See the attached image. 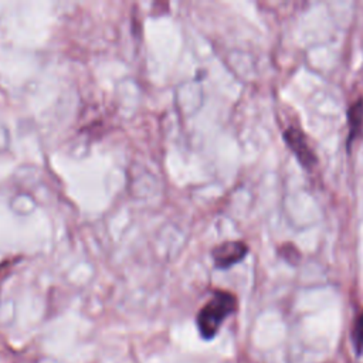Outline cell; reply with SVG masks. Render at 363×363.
Segmentation results:
<instances>
[{
  "mask_svg": "<svg viewBox=\"0 0 363 363\" xmlns=\"http://www.w3.org/2000/svg\"><path fill=\"white\" fill-rule=\"evenodd\" d=\"M237 311V298L228 291L218 289L199 311L196 323L200 336L206 340L213 339L224 320Z\"/></svg>",
  "mask_w": 363,
  "mask_h": 363,
  "instance_id": "obj_1",
  "label": "cell"
},
{
  "mask_svg": "<svg viewBox=\"0 0 363 363\" xmlns=\"http://www.w3.org/2000/svg\"><path fill=\"white\" fill-rule=\"evenodd\" d=\"M282 138L302 167H305L306 170H312L316 166L318 163L316 153L313 152L312 146L308 142L306 135L301 128L295 125L288 126L284 130Z\"/></svg>",
  "mask_w": 363,
  "mask_h": 363,
  "instance_id": "obj_2",
  "label": "cell"
},
{
  "mask_svg": "<svg viewBox=\"0 0 363 363\" xmlns=\"http://www.w3.org/2000/svg\"><path fill=\"white\" fill-rule=\"evenodd\" d=\"M247 254H248L247 244L238 240L224 241L217 247H214L211 251L214 265L220 269H227L238 264L241 259L245 258Z\"/></svg>",
  "mask_w": 363,
  "mask_h": 363,
  "instance_id": "obj_3",
  "label": "cell"
},
{
  "mask_svg": "<svg viewBox=\"0 0 363 363\" xmlns=\"http://www.w3.org/2000/svg\"><path fill=\"white\" fill-rule=\"evenodd\" d=\"M363 130V98L350 104L347 109V140L346 146L350 149L352 143L360 136Z\"/></svg>",
  "mask_w": 363,
  "mask_h": 363,
  "instance_id": "obj_4",
  "label": "cell"
},
{
  "mask_svg": "<svg viewBox=\"0 0 363 363\" xmlns=\"http://www.w3.org/2000/svg\"><path fill=\"white\" fill-rule=\"evenodd\" d=\"M352 343L357 354L363 353V311L357 315L352 329Z\"/></svg>",
  "mask_w": 363,
  "mask_h": 363,
  "instance_id": "obj_5",
  "label": "cell"
}]
</instances>
